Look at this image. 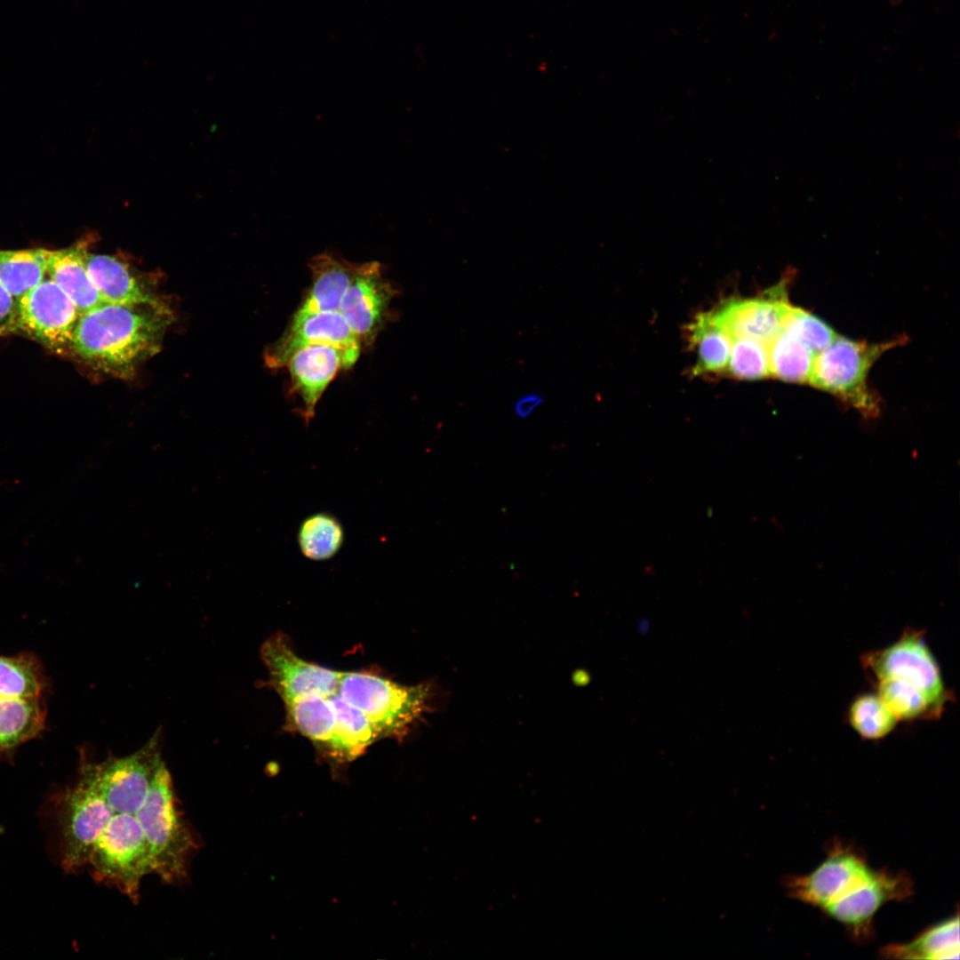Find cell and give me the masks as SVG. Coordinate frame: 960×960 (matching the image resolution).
Masks as SVG:
<instances>
[{"mask_svg":"<svg viewBox=\"0 0 960 960\" xmlns=\"http://www.w3.org/2000/svg\"><path fill=\"white\" fill-rule=\"evenodd\" d=\"M789 894L843 924L854 939H866L882 906L910 895L909 879L870 867L852 846L835 844L811 873L787 881Z\"/></svg>","mask_w":960,"mask_h":960,"instance_id":"obj_1","label":"cell"},{"mask_svg":"<svg viewBox=\"0 0 960 960\" xmlns=\"http://www.w3.org/2000/svg\"><path fill=\"white\" fill-rule=\"evenodd\" d=\"M172 313L164 304L104 303L81 314L69 352L95 370L131 380L158 353Z\"/></svg>","mask_w":960,"mask_h":960,"instance_id":"obj_2","label":"cell"},{"mask_svg":"<svg viewBox=\"0 0 960 960\" xmlns=\"http://www.w3.org/2000/svg\"><path fill=\"white\" fill-rule=\"evenodd\" d=\"M136 817L149 847L152 874L169 884L183 882L197 844L179 813L172 777L164 761Z\"/></svg>","mask_w":960,"mask_h":960,"instance_id":"obj_3","label":"cell"},{"mask_svg":"<svg viewBox=\"0 0 960 960\" xmlns=\"http://www.w3.org/2000/svg\"><path fill=\"white\" fill-rule=\"evenodd\" d=\"M903 341L901 337L868 343L837 335L816 355L809 383L834 395L863 417L875 419L880 414L881 401L868 383V372L883 354Z\"/></svg>","mask_w":960,"mask_h":960,"instance_id":"obj_4","label":"cell"},{"mask_svg":"<svg viewBox=\"0 0 960 960\" xmlns=\"http://www.w3.org/2000/svg\"><path fill=\"white\" fill-rule=\"evenodd\" d=\"M432 689L427 684L404 685L364 672H341L338 693L361 710L380 737L402 739L428 710Z\"/></svg>","mask_w":960,"mask_h":960,"instance_id":"obj_5","label":"cell"},{"mask_svg":"<svg viewBox=\"0 0 960 960\" xmlns=\"http://www.w3.org/2000/svg\"><path fill=\"white\" fill-rule=\"evenodd\" d=\"M86 867L96 881L138 902L141 879L152 874V860L136 813H113L95 841Z\"/></svg>","mask_w":960,"mask_h":960,"instance_id":"obj_6","label":"cell"},{"mask_svg":"<svg viewBox=\"0 0 960 960\" xmlns=\"http://www.w3.org/2000/svg\"><path fill=\"white\" fill-rule=\"evenodd\" d=\"M44 676L33 655H0V750L34 738L44 724Z\"/></svg>","mask_w":960,"mask_h":960,"instance_id":"obj_7","label":"cell"},{"mask_svg":"<svg viewBox=\"0 0 960 960\" xmlns=\"http://www.w3.org/2000/svg\"><path fill=\"white\" fill-rule=\"evenodd\" d=\"M162 761L157 732L129 756H109L101 762L83 761L79 778L92 786L114 812L136 813L146 800Z\"/></svg>","mask_w":960,"mask_h":960,"instance_id":"obj_8","label":"cell"},{"mask_svg":"<svg viewBox=\"0 0 960 960\" xmlns=\"http://www.w3.org/2000/svg\"><path fill=\"white\" fill-rule=\"evenodd\" d=\"M80 313L72 300L47 276L17 302L0 336L20 334L48 349L69 352Z\"/></svg>","mask_w":960,"mask_h":960,"instance_id":"obj_9","label":"cell"},{"mask_svg":"<svg viewBox=\"0 0 960 960\" xmlns=\"http://www.w3.org/2000/svg\"><path fill=\"white\" fill-rule=\"evenodd\" d=\"M860 659L876 680L907 682L921 690L941 711L952 697L922 631L908 628L890 645L868 652Z\"/></svg>","mask_w":960,"mask_h":960,"instance_id":"obj_10","label":"cell"},{"mask_svg":"<svg viewBox=\"0 0 960 960\" xmlns=\"http://www.w3.org/2000/svg\"><path fill=\"white\" fill-rule=\"evenodd\" d=\"M260 656L269 684L284 703L307 695L330 696L338 692L341 672L302 660L282 634L263 643Z\"/></svg>","mask_w":960,"mask_h":960,"instance_id":"obj_11","label":"cell"},{"mask_svg":"<svg viewBox=\"0 0 960 960\" xmlns=\"http://www.w3.org/2000/svg\"><path fill=\"white\" fill-rule=\"evenodd\" d=\"M396 292L380 262L358 264L338 311L362 345L374 341Z\"/></svg>","mask_w":960,"mask_h":960,"instance_id":"obj_12","label":"cell"},{"mask_svg":"<svg viewBox=\"0 0 960 960\" xmlns=\"http://www.w3.org/2000/svg\"><path fill=\"white\" fill-rule=\"evenodd\" d=\"M790 276L762 295L733 299L713 311L732 339L749 338L768 345L782 330L792 305L787 284Z\"/></svg>","mask_w":960,"mask_h":960,"instance_id":"obj_13","label":"cell"},{"mask_svg":"<svg viewBox=\"0 0 960 960\" xmlns=\"http://www.w3.org/2000/svg\"><path fill=\"white\" fill-rule=\"evenodd\" d=\"M323 344L340 348L355 363L362 348L339 311L317 312L291 322L284 334L266 349L264 360L271 369L281 368L298 350Z\"/></svg>","mask_w":960,"mask_h":960,"instance_id":"obj_14","label":"cell"},{"mask_svg":"<svg viewBox=\"0 0 960 960\" xmlns=\"http://www.w3.org/2000/svg\"><path fill=\"white\" fill-rule=\"evenodd\" d=\"M354 364L345 351L324 344L303 348L289 359L285 366L290 372L292 391L302 400L300 414L307 424L314 417L317 402L337 372Z\"/></svg>","mask_w":960,"mask_h":960,"instance_id":"obj_15","label":"cell"},{"mask_svg":"<svg viewBox=\"0 0 960 960\" xmlns=\"http://www.w3.org/2000/svg\"><path fill=\"white\" fill-rule=\"evenodd\" d=\"M357 266L329 252L313 256L308 261L311 285L291 322L317 312L338 311Z\"/></svg>","mask_w":960,"mask_h":960,"instance_id":"obj_16","label":"cell"},{"mask_svg":"<svg viewBox=\"0 0 960 960\" xmlns=\"http://www.w3.org/2000/svg\"><path fill=\"white\" fill-rule=\"evenodd\" d=\"M88 242L79 241L60 250L45 249L46 276L72 300L80 315L106 303L86 268Z\"/></svg>","mask_w":960,"mask_h":960,"instance_id":"obj_17","label":"cell"},{"mask_svg":"<svg viewBox=\"0 0 960 960\" xmlns=\"http://www.w3.org/2000/svg\"><path fill=\"white\" fill-rule=\"evenodd\" d=\"M85 263L94 285L106 302L123 305L164 303L121 258L88 252Z\"/></svg>","mask_w":960,"mask_h":960,"instance_id":"obj_18","label":"cell"},{"mask_svg":"<svg viewBox=\"0 0 960 960\" xmlns=\"http://www.w3.org/2000/svg\"><path fill=\"white\" fill-rule=\"evenodd\" d=\"M335 712V726L327 749L336 758L351 761L380 738L366 716L338 692L328 696Z\"/></svg>","mask_w":960,"mask_h":960,"instance_id":"obj_19","label":"cell"},{"mask_svg":"<svg viewBox=\"0 0 960 960\" xmlns=\"http://www.w3.org/2000/svg\"><path fill=\"white\" fill-rule=\"evenodd\" d=\"M688 334L697 356L695 374L726 371L732 339L717 322L713 311L697 315L688 327Z\"/></svg>","mask_w":960,"mask_h":960,"instance_id":"obj_20","label":"cell"},{"mask_svg":"<svg viewBox=\"0 0 960 960\" xmlns=\"http://www.w3.org/2000/svg\"><path fill=\"white\" fill-rule=\"evenodd\" d=\"M881 953L886 958L958 959V915L932 925L908 943L886 946Z\"/></svg>","mask_w":960,"mask_h":960,"instance_id":"obj_21","label":"cell"},{"mask_svg":"<svg viewBox=\"0 0 960 960\" xmlns=\"http://www.w3.org/2000/svg\"><path fill=\"white\" fill-rule=\"evenodd\" d=\"M284 704L290 725L327 748L335 726V712L328 696L311 694Z\"/></svg>","mask_w":960,"mask_h":960,"instance_id":"obj_22","label":"cell"},{"mask_svg":"<svg viewBox=\"0 0 960 960\" xmlns=\"http://www.w3.org/2000/svg\"><path fill=\"white\" fill-rule=\"evenodd\" d=\"M767 347L771 376L788 382H809L816 354L805 343L782 329Z\"/></svg>","mask_w":960,"mask_h":960,"instance_id":"obj_23","label":"cell"},{"mask_svg":"<svg viewBox=\"0 0 960 960\" xmlns=\"http://www.w3.org/2000/svg\"><path fill=\"white\" fill-rule=\"evenodd\" d=\"M45 276V249L0 250V283L16 302Z\"/></svg>","mask_w":960,"mask_h":960,"instance_id":"obj_24","label":"cell"},{"mask_svg":"<svg viewBox=\"0 0 960 960\" xmlns=\"http://www.w3.org/2000/svg\"><path fill=\"white\" fill-rule=\"evenodd\" d=\"M345 538L340 521L329 512H316L300 524L297 540L300 553L312 561H326L340 550Z\"/></svg>","mask_w":960,"mask_h":960,"instance_id":"obj_25","label":"cell"},{"mask_svg":"<svg viewBox=\"0 0 960 960\" xmlns=\"http://www.w3.org/2000/svg\"><path fill=\"white\" fill-rule=\"evenodd\" d=\"M876 689L898 722L938 718L942 713L921 690L902 680L878 679Z\"/></svg>","mask_w":960,"mask_h":960,"instance_id":"obj_26","label":"cell"},{"mask_svg":"<svg viewBox=\"0 0 960 960\" xmlns=\"http://www.w3.org/2000/svg\"><path fill=\"white\" fill-rule=\"evenodd\" d=\"M847 720L861 739L868 740L884 739L898 723L876 692L854 698L848 708Z\"/></svg>","mask_w":960,"mask_h":960,"instance_id":"obj_27","label":"cell"},{"mask_svg":"<svg viewBox=\"0 0 960 960\" xmlns=\"http://www.w3.org/2000/svg\"><path fill=\"white\" fill-rule=\"evenodd\" d=\"M726 371L740 380H760L771 376L768 347L749 338L732 339Z\"/></svg>","mask_w":960,"mask_h":960,"instance_id":"obj_28","label":"cell"},{"mask_svg":"<svg viewBox=\"0 0 960 960\" xmlns=\"http://www.w3.org/2000/svg\"><path fill=\"white\" fill-rule=\"evenodd\" d=\"M782 329L800 339L816 355L826 348L837 337L834 330L822 320L794 306L787 316Z\"/></svg>","mask_w":960,"mask_h":960,"instance_id":"obj_29","label":"cell"},{"mask_svg":"<svg viewBox=\"0 0 960 960\" xmlns=\"http://www.w3.org/2000/svg\"><path fill=\"white\" fill-rule=\"evenodd\" d=\"M545 396L538 391H531L521 395L513 404V413L521 420H525L544 404Z\"/></svg>","mask_w":960,"mask_h":960,"instance_id":"obj_30","label":"cell"},{"mask_svg":"<svg viewBox=\"0 0 960 960\" xmlns=\"http://www.w3.org/2000/svg\"><path fill=\"white\" fill-rule=\"evenodd\" d=\"M16 308V300L0 283V330L10 321Z\"/></svg>","mask_w":960,"mask_h":960,"instance_id":"obj_31","label":"cell"}]
</instances>
